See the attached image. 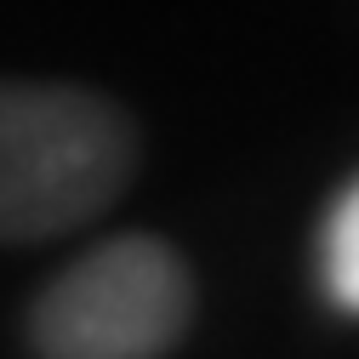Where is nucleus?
Segmentation results:
<instances>
[{
	"instance_id": "nucleus-3",
	"label": "nucleus",
	"mask_w": 359,
	"mask_h": 359,
	"mask_svg": "<svg viewBox=\"0 0 359 359\" xmlns=\"http://www.w3.org/2000/svg\"><path fill=\"white\" fill-rule=\"evenodd\" d=\"M313 274L337 313L359 320V177H348L342 194L325 205L320 245H313Z\"/></svg>"
},
{
	"instance_id": "nucleus-2",
	"label": "nucleus",
	"mask_w": 359,
	"mask_h": 359,
	"mask_svg": "<svg viewBox=\"0 0 359 359\" xmlns=\"http://www.w3.org/2000/svg\"><path fill=\"white\" fill-rule=\"evenodd\" d=\"M194 320V274L165 240L120 234L74 257L29 308L40 359H165Z\"/></svg>"
},
{
	"instance_id": "nucleus-1",
	"label": "nucleus",
	"mask_w": 359,
	"mask_h": 359,
	"mask_svg": "<svg viewBox=\"0 0 359 359\" xmlns=\"http://www.w3.org/2000/svg\"><path fill=\"white\" fill-rule=\"evenodd\" d=\"M137 171L131 120L86 86L0 80V240H57L120 200Z\"/></svg>"
}]
</instances>
